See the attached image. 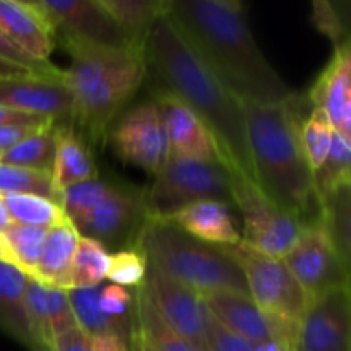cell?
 <instances>
[{"label": "cell", "mask_w": 351, "mask_h": 351, "mask_svg": "<svg viewBox=\"0 0 351 351\" xmlns=\"http://www.w3.org/2000/svg\"><path fill=\"white\" fill-rule=\"evenodd\" d=\"M143 58L154 95H170L192 110L211 132L223 167L252 180L242 99L219 81L165 14L144 36Z\"/></svg>", "instance_id": "1"}, {"label": "cell", "mask_w": 351, "mask_h": 351, "mask_svg": "<svg viewBox=\"0 0 351 351\" xmlns=\"http://www.w3.org/2000/svg\"><path fill=\"white\" fill-rule=\"evenodd\" d=\"M165 16L242 101L280 103L295 93L252 36L245 12L211 0H167Z\"/></svg>", "instance_id": "2"}, {"label": "cell", "mask_w": 351, "mask_h": 351, "mask_svg": "<svg viewBox=\"0 0 351 351\" xmlns=\"http://www.w3.org/2000/svg\"><path fill=\"white\" fill-rule=\"evenodd\" d=\"M297 95L280 103L242 101L252 180L302 225L321 219L314 171L300 143Z\"/></svg>", "instance_id": "3"}, {"label": "cell", "mask_w": 351, "mask_h": 351, "mask_svg": "<svg viewBox=\"0 0 351 351\" xmlns=\"http://www.w3.org/2000/svg\"><path fill=\"white\" fill-rule=\"evenodd\" d=\"M71 65L64 82L74 99L72 125H81L93 139L105 137L123 106L146 81L143 48H115L57 34Z\"/></svg>", "instance_id": "4"}, {"label": "cell", "mask_w": 351, "mask_h": 351, "mask_svg": "<svg viewBox=\"0 0 351 351\" xmlns=\"http://www.w3.org/2000/svg\"><path fill=\"white\" fill-rule=\"evenodd\" d=\"M132 249L149 266L197 293L226 290L249 295L243 273L221 247L194 239L171 219L146 218Z\"/></svg>", "instance_id": "5"}, {"label": "cell", "mask_w": 351, "mask_h": 351, "mask_svg": "<svg viewBox=\"0 0 351 351\" xmlns=\"http://www.w3.org/2000/svg\"><path fill=\"white\" fill-rule=\"evenodd\" d=\"M201 201L233 206L232 182L223 163L168 158L153 185L144 192L147 218L170 219L180 209Z\"/></svg>", "instance_id": "6"}, {"label": "cell", "mask_w": 351, "mask_h": 351, "mask_svg": "<svg viewBox=\"0 0 351 351\" xmlns=\"http://www.w3.org/2000/svg\"><path fill=\"white\" fill-rule=\"evenodd\" d=\"M221 249L243 273L249 295L257 307L280 324L297 328L308 300L283 259L257 252L242 242Z\"/></svg>", "instance_id": "7"}, {"label": "cell", "mask_w": 351, "mask_h": 351, "mask_svg": "<svg viewBox=\"0 0 351 351\" xmlns=\"http://www.w3.org/2000/svg\"><path fill=\"white\" fill-rule=\"evenodd\" d=\"M230 173V171H228ZM233 206L240 209L243 219L242 243L266 256L283 259L300 235V221L278 208L252 180L243 175L230 173Z\"/></svg>", "instance_id": "8"}, {"label": "cell", "mask_w": 351, "mask_h": 351, "mask_svg": "<svg viewBox=\"0 0 351 351\" xmlns=\"http://www.w3.org/2000/svg\"><path fill=\"white\" fill-rule=\"evenodd\" d=\"M283 263L302 287L307 300L329 290L350 287V266L336 250L321 219L302 228Z\"/></svg>", "instance_id": "9"}, {"label": "cell", "mask_w": 351, "mask_h": 351, "mask_svg": "<svg viewBox=\"0 0 351 351\" xmlns=\"http://www.w3.org/2000/svg\"><path fill=\"white\" fill-rule=\"evenodd\" d=\"M141 290L171 331L194 345L199 351H209V312L201 293L171 280L149 264Z\"/></svg>", "instance_id": "10"}, {"label": "cell", "mask_w": 351, "mask_h": 351, "mask_svg": "<svg viewBox=\"0 0 351 351\" xmlns=\"http://www.w3.org/2000/svg\"><path fill=\"white\" fill-rule=\"evenodd\" d=\"M117 156L156 177L168 161V143L156 101L141 103L108 129Z\"/></svg>", "instance_id": "11"}, {"label": "cell", "mask_w": 351, "mask_h": 351, "mask_svg": "<svg viewBox=\"0 0 351 351\" xmlns=\"http://www.w3.org/2000/svg\"><path fill=\"white\" fill-rule=\"evenodd\" d=\"M290 351H351L350 287L335 288L307 302Z\"/></svg>", "instance_id": "12"}, {"label": "cell", "mask_w": 351, "mask_h": 351, "mask_svg": "<svg viewBox=\"0 0 351 351\" xmlns=\"http://www.w3.org/2000/svg\"><path fill=\"white\" fill-rule=\"evenodd\" d=\"M146 218L144 192L108 184L103 197L99 199L86 221L79 226L77 232L82 237L98 240L106 249L108 247L132 249L134 240Z\"/></svg>", "instance_id": "13"}, {"label": "cell", "mask_w": 351, "mask_h": 351, "mask_svg": "<svg viewBox=\"0 0 351 351\" xmlns=\"http://www.w3.org/2000/svg\"><path fill=\"white\" fill-rule=\"evenodd\" d=\"M201 297L213 319L228 331L257 345H278L283 351L291 350L295 329L264 314L250 295L221 290L201 293Z\"/></svg>", "instance_id": "14"}, {"label": "cell", "mask_w": 351, "mask_h": 351, "mask_svg": "<svg viewBox=\"0 0 351 351\" xmlns=\"http://www.w3.org/2000/svg\"><path fill=\"white\" fill-rule=\"evenodd\" d=\"M57 34L115 48H143L125 33L98 0H40Z\"/></svg>", "instance_id": "15"}, {"label": "cell", "mask_w": 351, "mask_h": 351, "mask_svg": "<svg viewBox=\"0 0 351 351\" xmlns=\"http://www.w3.org/2000/svg\"><path fill=\"white\" fill-rule=\"evenodd\" d=\"M0 105L29 115L45 117L57 125H72L74 119V99L64 82V71L60 77H0Z\"/></svg>", "instance_id": "16"}, {"label": "cell", "mask_w": 351, "mask_h": 351, "mask_svg": "<svg viewBox=\"0 0 351 351\" xmlns=\"http://www.w3.org/2000/svg\"><path fill=\"white\" fill-rule=\"evenodd\" d=\"M163 119L168 143V158L211 163L219 161L218 147L208 127L192 110L170 95H154Z\"/></svg>", "instance_id": "17"}, {"label": "cell", "mask_w": 351, "mask_h": 351, "mask_svg": "<svg viewBox=\"0 0 351 351\" xmlns=\"http://www.w3.org/2000/svg\"><path fill=\"white\" fill-rule=\"evenodd\" d=\"M312 108L324 110L332 129L351 136V48L345 38L308 93Z\"/></svg>", "instance_id": "18"}, {"label": "cell", "mask_w": 351, "mask_h": 351, "mask_svg": "<svg viewBox=\"0 0 351 351\" xmlns=\"http://www.w3.org/2000/svg\"><path fill=\"white\" fill-rule=\"evenodd\" d=\"M0 29L31 57L50 62L57 27L47 12L17 0H0Z\"/></svg>", "instance_id": "19"}, {"label": "cell", "mask_w": 351, "mask_h": 351, "mask_svg": "<svg viewBox=\"0 0 351 351\" xmlns=\"http://www.w3.org/2000/svg\"><path fill=\"white\" fill-rule=\"evenodd\" d=\"M170 219L185 233L211 245L226 247L242 242V237L230 213V206L225 202H194L175 213Z\"/></svg>", "instance_id": "20"}, {"label": "cell", "mask_w": 351, "mask_h": 351, "mask_svg": "<svg viewBox=\"0 0 351 351\" xmlns=\"http://www.w3.org/2000/svg\"><path fill=\"white\" fill-rule=\"evenodd\" d=\"M27 274L7 261H0V329L29 351H38L29 321L26 295Z\"/></svg>", "instance_id": "21"}, {"label": "cell", "mask_w": 351, "mask_h": 351, "mask_svg": "<svg viewBox=\"0 0 351 351\" xmlns=\"http://www.w3.org/2000/svg\"><path fill=\"white\" fill-rule=\"evenodd\" d=\"M81 233L69 219L47 232L43 252L33 276L40 283L51 288L69 290L71 288V267Z\"/></svg>", "instance_id": "22"}, {"label": "cell", "mask_w": 351, "mask_h": 351, "mask_svg": "<svg viewBox=\"0 0 351 351\" xmlns=\"http://www.w3.org/2000/svg\"><path fill=\"white\" fill-rule=\"evenodd\" d=\"M98 178V168L84 141L72 125H55V158L51 180L60 194L79 182Z\"/></svg>", "instance_id": "23"}, {"label": "cell", "mask_w": 351, "mask_h": 351, "mask_svg": "<svg viewBox=\"0 0 351 351\" xmlns=\"http://www.w3.org/2000/svg\"><path fill=\"white\" fill-rule=\"evenodd\" d=\"M99 287L69 288L75 322L88 336H117L129 343L134 331V315L129 319L110 317L99 308Z\"/></svg>", "instance_id": "24"}, {"label": "cell", "mask_w": 351, "mask_h": 351, "mask_svg": "<svg viewBox=\"0 0 351 351\" xmlns=\"http://www.w3.org/2000/svg\"><path fill=\"white\" fill-rule=\"evenodd\" d=\"M47 232L48 230L10 221L0 232V240H2L7 263L19 267L27 276H33L41 252H43Z\"/></svg>", "instance_id": "25"}, {"label": "cell", "mask_w": 351, "mask_h": 351, "mask_svg": "<svg viewBox=\"0 0 351 351\" xmlns=\"http://www.w3.org/2000/svg\"><path fill=\"white\" fill-rule=\"evenodd\" d=\"M134 322L144 341L154 351H199L161 321L141 287L136 288L134 297Z\"/></svg>", "instance_id": "26"}, {"label": "cell", "mask_w": 351, "mask_h": 351, "mask_svg": "<svg viewBox=\"0 0 351 351\" xmlns=\"http://www.w3.org/2000/svg\"><path fill=\"white\" fill-rule=\"evenodd\" d=\"M115 23L143 45L151 24L165 12L167 0H98Z\"/></svg>", "instance_id": "27"}, {"label": "cell", "mask_w": 351, "mask_h": 351, "mask_svg": "<svg viewBox=\"0 0 351 351\" xmlns=\"http://www.w3.org/2000/svg\"><path fill=\"white\" fill-rule=\"evenodd\" d=\"M10 221L34 228L50 230L65 221L60 204L51 199L29 194H0Z\"/></svg>", "instance_id": "28"}, {"label": "cell", "mask_w": 351, "mask_h": 351, "mask_svg": "<svg viewBox=\"0 0 351 351\" xmlns=\"http://www.w3.org/2000/svg\"><path fill=\"white\" fill-rule=\"evenodd\" d=\"M319 202L324 195L351 185V136L335 130L328 158L314 173Z\"/></svg>", "instance_id": "29"}, {"label": "cell", "mask_w": 351, "mask_h": 351, "mask_svg": "<svg viewBox=\"0 0 351 351\" xmlns=\"http://www.w3.org/2000/svg\"><path fill=\"white\" fill-rule=\"evenodd\" d=\"M351 185L338 189L321 199V221L328 230L336 250L350 266L351 257V225H350Z\"/></svg>", "instance_id": "30"}, {"label": "cell", "mask_w": 351, "mask_h": 351, "mask_svg": "<svg viewBox=\"0 0 351 351\" xmlns=\"http://www.w3.org/2000/svg\"><path fill=\"white\" fill-rule=\"evenodd\" d=\"M110 252L103 243L89 237H79L71 267V288L99 287L106 280Z\"/></svg>", "instance_id": "31"}, {"label": "cell", "mask_w": 351, "mask_h": 351, "mask_svg": "<svg viewBox=\"0 0 351 351\" xmlns=\"http://www.w3.org/2000/svg\"><path fill=\"white\" fill-rule=\"evenodd\" d=\"M55 158V125L41 129L40 132L26 137L10 149L3 151L0 163L12 167L31 168V170L50 171Z\"/></svg>", "instance_id": "32"}, {"label": "cell", "mask_w": 351, "mask_h": 351, "mask_svg": "<svg viewBox=\"0 0 351 351\" xmlns=\"http://www.w3.org/2000/svg\"><path fill=\"white\" fill-rule=\"evenodd\" d=\"M0 194H29L51 199L60 204L50 171L31 170L0 163Z\"/></svg>", "instance_id": "33"}, {"label": "cell", "mask_w": 351, "mask_h": 351, "mask_svg": "<svg viewBox=\"0 0 351 351\" xmlns=\"http://www.w3.org/2000/svg\"><path fill=\"white\" fill-rule=\"evenodd\" d=\"M335 129L324 110L312 108L305 120L300 122V143L312 171H317L331 149Z\"/></svg>", "instance_id": "34"}, {"label": "cell", "mask_w": 351, "mask_h": 351, "mask_svg": "<svg viewBox=\"0 0 351 351\" xmlns=\"http://www.w3.org/2000/svg\"><path fill=\"white\" fill-rule=\"evenodd\" d=\"M106 189H108V182L98 177L93 180L79 182L60 192V208L65 218L75 226V230H79V226L91 215Z\"/></svg>", "instance_id": "35"}, {"label": "cell", "mask_w": 351, "mask_h": 351, "mask_svg": "<svg viewBox=\"0 0 351 351\" xmlns=\"http://www.w3.org/2000/svg\"><path fill=\"white\" fill-rule=\"evenodd\" d=\"M147 263L143 254L136 249H122L110 254L106 280L123 288H139L146 278Z\"/></svg>", "instance_id": "36"}, {"label": "cell", "mask_w": 351, "mask_h": 351, "mask_svg": "<svg viewBox=\"0 0 351 351\" xmlns=\"http://www.w3.org/2000/svg\"><path fill=\"white\" fill-rule=\"evenodd\" d=\"M209 351H283L278 345H257L223 328L213 315L208 319Z\"/></svg>", "instance_id": "37"}, {"label": "cell", "mask_w": 351, "mask_h": 351, "mask_svg": "<svg viewBox=\"0 0 351 351\" xmlns=\"http://www.w3.org/2000/svg\"><path fill=\"white\" fill-rule=\"evenodd\" d=\"M0 60H5L17 67L26 69L27 72L34 75H47V77H60L64 69H58L51 62H41L38 58L31 57L29 53L17 47L2 29H0Z\"/></svg>", "instance_id": "38"}, {"label": "cell", "mask_w": 351, "mask_h": 351, "mask_svg": "<svg viewBox=\"0 0 351 351\" xmlns=\"http://www.w3.org/2000/svg\"><path fill=\"white\" fill-rule=\"evenodd\" d=\"M48 319H50V329L53 338L77 326L67 290L48 287Z\"/></svg>", "instance_id": "39"}, {"label": "cell", "mask_w": 351, "mask_h": 351, "mask_svg": "<svg viewBox=\"0 0 351 351\" xmlns=\"http://www.w3.org/2000/svg\"><path fill=\"white\" fill-rule=\"evenodd\" d=\"M134 307V297L127 288L119 287L115 283L101 285L99 288V308L110 317L129 319L134 315L130 314V308Z\"/></svg>", "instance_id": "40"}, {"label": "cell", "mask_w": 351, "mask_h": 351, "mask_svg": "<svg viewBox=\"0 0 351 351\" xmlns=\"http://www.w3.org/2000/svg\"><path fill=\"white\" fill-rule=\"evenodd\" d=\"M312 21L315 27L335 45L345 40L343 38L345 29H343L338 10L332 5V0H312Z\"/></svg>", "instance_id": "41"}, {"label": "cell", "mask_w": 351, "mask_h": 351, "mask_svg": "<svg viewBox=\"0 0 351 351\" xmlns=\"http://www.w3.org/2000/svg\"><path fill=\"white\" fill-rule=\"evenodd\" d=\"M50 125H57L55 122H34V123H5L0 125V153L10 149L12 146L19 144L26 137L40 132Z\"/></svg>", "instance_id": "42"}, {"label": "cell", "mask_w": 351, "mask_h": 351, "mask_svg": "<svg viewBox=\"0 0 351 351\" xmlns=\"http://www.w3.org/2000/svg\"><path fill=\"white\" fill-rule=\"evenodd\" d=\"M51 351H93L91 336L75 326L51 339Z\"/></svg>", "instance_id": "43"}, {"label": "cell", "mask_w": 351, "mask_h": 351, "mask_svg": "<svg viewBox=\"0 0 351 351\" xmlns=\"http://www.w3.org/2000/svg\"><path fill=\"white\" fill-rule=\"evenodd\" d=\"M34 122H53L50 119L38 115H29V113L17 112V110L7 108V106L0 105V125L5 123H34Z\"/></svg>", "instance_id": "44"}, {"label": "cell", "mask_w": 351, "mask_h": 351, "mask_svg": "<svg viewBox=\"0 0 351 351\" xmlns=\"http://www.w3.org/2000/svg\"><path fill=\"white\" fill-rule=\"evenodd\" d=\"M91 345L93 351H129V343L117 336H95Z\"/></svg>", "instance_id": "45"}, {"label": "cell", "mask_w": 351, "mask_h": 351, "mask_svg": "<svg viewBox=\"0 0 351 351\" xmlns=\"http://www.w3.org/2000/svg\"><path fill=\"white\" fill-rule=\"evenodd\" d=\"M19 75H34L27 72L26 69L17 67V65L9 64L5 60H0V77H19Z\"/></svg>", "instance_id": "46"}, {"label": "cell", "mask_w": 351, "mask_h": 351, "mask_svg": "<svg viewBox=\"0 0 351 351\" xmlns=\"http://www.w3.org/2000/svg\"><path fill=\"white\" fill-rule=\"evenodd\" d=\"M10 223V218H9V213H7L5 206H3V201L2 197H0V232H2L3 228H5L7 225Z\"/></svg>", "instance_id": "47"}, {"label": "cell", "mask_w": 351, "mask_h": 351, "mask_svg": "<svg viewBox=\"0 0 351 351\" xmlns=\"http://www.w3.org/2000/svg\"><path fill=\"white\" fill-rule=\"evenodd\" d=\"M134 324H136V322H134ZM134 336H136V343L137 346H139V351H154L146 341H144L143 336H141L139 331H137V328H134Z\"/></svg>", "instance_id": "48"}, {"label": "cell", "mask_w": 351, "mask_h": 351, "mask_svg": "<svg viewBox=\"0 0 351 351\" xmlns=\"http://www.w3.org/2000/svg\"><path fill=\"white\" fill-rule=\"evenodd\" d=\"M211 2L223 3V5L233 7V9H242V0H211Z\"/></svg>", "instance_id": "49"}, {"label": "cell", "mask_w": 351, "mask_h": 351, "mask_svg": "<svg viewBox=\"0 0 351 351\" xmlns=\"http://www.w3.org/2000/svg\"><path fill=\"white\" fill-rule=\"evenodd\" d=\"M17 2H23V3H26V5H29V7H34V9H38V10H43V12H45V9H43V5H41V2H40V0H17Z\"/></svg>", "instance_id": "50"}, {"label": "cell", "mask_w": 351, "mask_h": 351, "mask_svg": "<svg viewBox=\"0 0 351 351\" xmlns=\"http://www.w3.org/2000/svg\"><path fill=\"white\" fill-rule=\"evenodd\" d=\"M134 328H136V324H134ZM129 351H139V346H137V343H136L134 331H132V336H130V341H129Z\"/></svg>", "instance_id": "51"}, {"label": "cell", "mask_w": 351, "mask_h": 351, "mask_svg": "<svg viewBox=\"0 0 351 351\" xmlns=\"http://www.w3.org/2000/svg\"><path fill=\"white\" fill-rule=\"evenodd\" d=\"M0 261H5V252H3V245H2V240H0Z\"/></svg>", "instance_id": "52"}, {"label": "cell", "mask_w": 351, "mask_h": 351, "mask_svg": "<svg viewBox=\"0 0 351 351\" xmlns=\"http://www.w3.org/2000/svg\"><path fill=\"white\" fill-rule=\"evenodd\" d=\"M0 156H2V153H0Z\"/></svg>", "instance_id": "53"}]
</instances>
